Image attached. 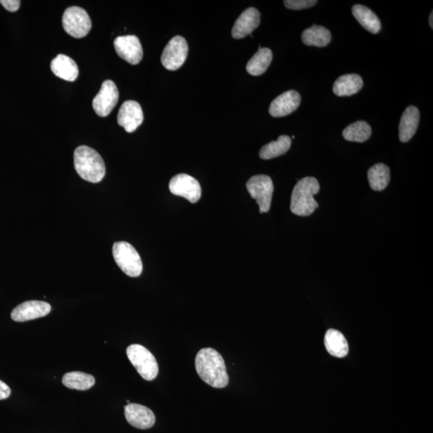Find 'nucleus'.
Segmentation results:
<instances>
[{"mask_svg": "<svg viewBox=\"0 0 433 433\" xmlns=\"http://www.w3.org/2000/svg\"><path fill=\"white\" fill-rule=\"evenodd\" d=\"M320 183L313 177L301 179L294 187L291 195V211L294 215L307 217L319 207L315 195L320 192Z\"/></svg>", "mask_w": 433, "mask_h": 433, "instance_id": "obj_3", "label": "nucleus"}, {"mask_svg": "<svg viewBox=\"0 0 433 433\" xmlns=\"http://www.w3.org/2000/svg\"><path fill=\"white\" fill-rule=\"evenodd\" d=\"M11 394V391L9 386L0 380V401L8 399Z\"/></svg>", "mask_w": 433, "mask_h": 433, "instance_id": "obj_30", "label": "nucleus"}, {"mask_svg": "<svg viewBox=\"0 0 433 433\" xmlns=\"http://www.w3.org/2000/svg\"><path fill=\"white\" fill-rule=\"evenodd\" d=\"M74 166L79 176L87 182L98 183L106 175V164L95 149L80 146L74 152Z\"/></svg>", "mask_w": 433, "mask_h": 433, "instance_id": "obj_2", "label": "nucleus"}, {"mask_svg": "<svg viewBox=\"0 0 433 433\" xmlns=\"http://www.w3.org/2000/svg\"><path fill=\"white\" fill-rule=\"evenodd\" d=\"M272 59V51L268 48L262 49L261 46H259L257 53L248 61L246 71L251 76H261L262 74L268 70Z\"/></svg>", "mask_w": 433, "mask_h": 433, "instance_id": "obj_22", "label": "nucleus"}, {"mask_svg": "<svg viewBox=\"0 0 433 433\" xmlns=\"http://www.w3.org/2000/svg\"><path fill=\"white\" fill-rule=\"evenodd\" d=\"M188 50V44L184 38L180 36L173 37L165 46L161 55L163 65L168 70H177L186 61Z\"/></svg>", "mask_w": 433, "mask_h": 433, "instance_id": "obj_8", "label": "nucleus"}, {"mask_svg": "<svg viewBox=\"0 0 433 433\" xmlns=\"http://www.w3.org/2000/svg\"><path fill=\"white\" fill-rule=\"evenodd\" d=\"M196 371L207 384L215 389H224L229 384L226 363L216 350L206 348L198 352L195 359Z\"/></svg>", "mask_w": 433, "mask_h": 433, "instance_id": "obj_1", "label": "nucleus"}, {"mask_svg": "<svg viewBox=\"0 0 433 433\" xmlns=\"http://www.w3.org/2000/svg\"><path fill=\"white\" fill-rule=\"evenodd\" d=\"M51 310V307L49 303L32 300V301H27L17 306L11 311V317L15 322H26L48 315Z\"/></svg>", "mask_w": 433, "mask_h": 433, "instance_id": "obj_12", "label": "nucleus"}, {"mask_svg": "<svg viewBox=\"0 0 433 433\" xmlns=\"http://www.w3.org/2000/svg\"><path fill=\"white\" fill-rule=\"evenodd\" d=\"M115 263L123 272L132 278L140 276L143 265L139 253L126 241L115 242L113 247Z\"/></svg>", "mask_w": 433, "mask_h": 433, "instance_id": "obj_5", "label": "nucleus"}, {"mask_svg": "<svg viewBox=\"0 0 433 433\" xmlns=\"http://www.w3.org/2000/svg\"><path fill=\"white\" fill-rule=\"evenodd\" d=\"M363 86V79L359 75L346 74L336 80L333 85V92L338 96H350L359 92Z\"/></svg>", "mask_w": 433, "mask_h": 433, "instance_id": "obj_19", "label": "nucleus"}, {"mask_svg": "<svg viewBox=\"0 0 433 433\" xmlns=\"http://www.w3.org/2000/svg\"><path fill=\"white\" fill-rule=\"evenodd\" d=\"M259 11L255 8H247L242 13L234 23L232 29V37L239 39L249 36L260 25Z\"/></svg>", "mask_w": 433, "mask_h": 433, "instance_id": "obj_16", "label": "nucleus"}, {"mask_svg": "<svg viewBox=\"0 0 433 433\" xmlns=\"http://www.w3.org/2000/svg\"><path fill=\"white\" fill-rule=\"evenodd\" d=\"M432 13H432H432H431V14H430V16H429V25H430V27H431L432 28L433 27V20H432V19H433V14H432Z\"/></svg>", "mask_w": 433, "mask_h": 433, "instance_id": "obj_31", "label": "nucleus"}, {"mask_svg": "<svg viewBox=\"0 0 433 433\" xmlns=\"http://www.w3.org/2000/svg\"><path fill=\"white\" fill-rule=\"evenodd\" d=\"M291 146V138L282 135L276 142H271L260 149L259 157L263 160H270L285 154Z\"/></svg>", "mask_w": 433, "mask_h": 433, "instance_id": "obj_26", "label": "nucleus"}, {"mask_svg": "<svg viewBox=\"0 0 433 433\" xmlns=\"http://www.w3.org/2000/svg\"><path fill=\"white\" fill-rule=\"evenodd\" d=\"M119 101V91L113 80L103 82L101 89L92 101V108L98 115L106 118L111 114Z\"/></svg>", "mask_w": 433, "mask_h": 433, "instance_id": "obj_9", "label": "nucleus"}, {"mask_svg": "<svg viewBox=\"0 0 433 433\" xmlns=\"http://www.w3.org/2000/svg\"><path fill=\"white\" fill-rule=\"evenodd\" d=\"M143 120L144 114L139 103L128 101L121 106L118 115V123L127 132H134L142 124Z\"/></svg>", "mask_w": 433, "mask_h": 433, "instance_id": "obj_14", "label": "nucleus"}, {"mask_svg": "<svg viewBox=\"0 0 433 433\" xmlns=\"http://www.w3.org/2000/svg\"><path fill=\"white\" fill-rule=\"evenodd\" d=\"M420 111L417 107L408 106L402 114L399 125V137L406 143L412 139L418 129Z\"/></svg>", "mask_w": 433, "mask_h": 433, "instance_id": "obj_18", "label": "nucleus"}, {"mask_svg": "<svg viewBox=\"0 0 433 433\" xmlns=\"http://www.w3.org/2000/svg\"><path fill=\"white\" fill-rule=\"evenodd\" d=\"M325 344L329 354L344 358L349 354V343L344 334L334 329H330L325 334Z\"/></svg>", "mask_w": 433, "mask_h": 433, "instance_id": "obj_20", "label": "nucleus"}, {"mask_svg": "<svg viewBox=\"0 0 433 433\" xmlns=\"http://www.w3.org/2000/svg\"><path fill=\"white\" fill-rule=\"evenodd\" d=\"M286 8L291 10H303L313 7L318 1L316 0H285Z\"/></svg>", "mask_w": 433, "mask_h": 433, "instance_id": "obj_28", "label": "nucleus"}, {"mask_svg": "<svg viewBox=\"0 0 433 433\" xmlns=\"http://www.w3.org/2000/svg\"><path fill=\"white\" fill-rule=\"evenodd\" d=\"M118 55L131 65H138L143 58V49L139 38L136 36H123L115 38L113 42Z\"/></svg>", "mask_w": 433, "mask_h": 433, "instance_id": "obj_11", "label": "nucleus"}, {"mask_svg": "<svg viewBox=\"0 0 433 433\" xmlns=\"http://www.w3.org/2000/svg\"><path fill=\"white\" fill-rule=\"evenodd\" d=\"M51 70L55 76L67 82H75L78 77L79 68L72 58L60 54L51 63Z\"/></svg>", "mask_w": 433, "mask_h": 433, "instance_id": "obj_17", "label": "nucleus"}, {"mask_svg": "<svg viewBox=\"0 0 433 433\" xmlns=\"http://www.w3.org/2000/svg\"><path fill=\"white\" fill-rule=\"evenodd\" d=\"M0 4L4 6L6 10L11 11V13H15V11L19 10L21 2L20 0H1Z\"/></svg>", "mask_w": 433, "mask_h": 433, "instance_id": "obj_29", "label": "nucleus"}, {"mask_svg": "<svg viewBox=\"0 0 433 433\" xmlns=\"http://www.w3.org/2000/svg\"><path fill=\"white\" fill-rule=\"evenodd\" d=\"M302 40L306 45L323 48L330 44L332 33L325 27L313 25L303 32Z\"/></svg>", "mask_w": 433, "mask_h": 433, "instance_id": "obj_23", "label": "nucleus"}, {"mask_svg": "<svg viewBox=\"0 0 433 433\" xmlns=\"http://www.w3.org/2000/svg\"><path fill=\"white\" fill-rule=\"evenodd\" d=\"M126 353L132 365L144 379L151 381L158 377L159 368L157 360L144 346L132 344L127 349Z\"/></svg>", "mask_w": 433, "mask_h": 433, "instance_id": "obj_4", "label": "nucleus"}, {"mask_svg": "<svg viewBox=\"0 0 433 433\" xmlns=\"http://www.w3.org/2000/svg\"><path fill=\"white\" fill-rule=\"evenodd\" d=\"M368 178L370 187L375 192H382L390 182V169L383 163L375 164L368 171Z\"/></svg>", "mask_w": 433, "mask_h": 433, "instance_id": "obj_24", "label": "nucleus"}, {"mask_svg": "<svg viewBox=\"0 0 433 433\" xmlns=\"http://www.w3.org/2000/svg\"><path fill=\"white\" fill-rule=\"evenodd\" d=\"M352 14L360 23V25L367 31L372 34H377L381 29V23L378 16L365 6L356 4L352 8Z\"/></svg>", "mask_w": 433, "mask_h": 433, "instance_id": "obj_21", "label": "nucleus"}, {"mask_svg": "<svg viewBox=\"0 0 433 433\" xmlns=\"http://www.w3.org/2000/svg\"><path fill=\"white\" fill-rule=\"evenodd\" d=\"M62 383L68 389L79 391L89 390L94 386V377L82 372H71L63 375Z\"/></svg>", "mask_w": 433, "mask_h": 433, "instance_id": "obj_25", "label": "nucleus"}, {"mask_svg": "<svg viewBox=\"0 0 433 433\" xmlns=\"http://www.w3.org/2000/svg\"><path fill=\"white\" fill-rule=\"evenodd\" d=\"M125 415L130 425L142 430L151 429L156 421L152 410L138 403L127 404L125 406Z\"/></svg>", "mask_w": 433, "mask_h": 433, "instance_id": "obj_13", "label": "nucleus"}, {"mask_svg": "<svg viewBox=\"0 0 433 433\" xmlns=\"http://www.w3.org/2000/svg\"><path fill=\"white\" fill-rule=\"evenodd\" d=\"M170 192L196 203L201 199V188L199 182L192 176L181 173L173 177L169 184Z\"/></svg>", "mask_w": 433, "mask_h": 433, "instance_id": "obj_10", "label": "nucleus"}, {"mask_svg": "<svg viewBox=\"0 0 433 433\" xmlns=\"http://www.w3.org/2000/svg\"><path fill=\"white\" fill-rule=\"evenodd\" d=\"M62 25L65 31L74 38H84L92 28V21L87 11L80 7H71L63 15Z\"/></svg>", "mask_w": 433, "mask_h": 433, "instance_id": "obj_6", "label": "nucleus"}, {"mask_svg": "<svg viewBox=\"0 0 433 433\" xmlns=\"http://www.w3.org/2000/svg\"><path fill=\"white\" fill-rule=\"evenodd\" d=\"M300 103H301V96L298 92L287 91L271 102L269 113L274 118L286 117L296 111Z\"/></svg>", "mask_w": 433, "mask_h": 433, "instance_id": "obj_15", "label": "nucleus"}, {"mask_svg": "<svg viewBox=\"0 0 433 433\" xmlns=\"http://www.w3.org/2000/svg\"><path fill=\"white\" fill-rule=\"evenodd\" d=\"M371 136V126L365 120L356 121L346 127L343 132L344 139L351 142H365Z\"/></svg>", "mask_w": 433, "mask_h": 433, "instance_id": "obj_27", "label": "nucleus"}, {"mask_svg": "<svg viewBox=\"0 0 433 433\" xmlns=\"http://www.w3.org/2000/svg\"><path fill=\"white\" fill-rule=\"evenodd\" d=\"M246 188L251 198L256 200L260 213H268L274 193L271 178L267 175L253 176L247 182Z\"/></svg>", "mask_w": 433, "mask_h": 433, "instance_id": "obj_7", "label": "nucleus"}]
</instances>
